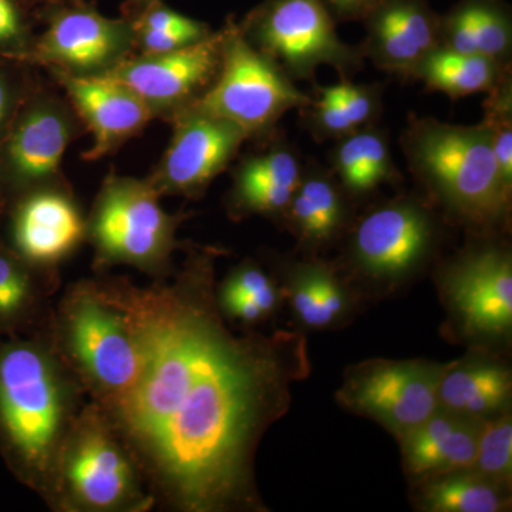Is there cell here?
Wrapping results in <instances>:
<instances>
[{
    "instance_id": "obj_1",
    "label": "cell",
    "mask_w": 512,
    "mask_h": 512,
    "mask_svg": "<svg viewBox=\"0 0 512 512\" xmlns=\"http://www.w3.org/2000/svg\"><path fill=\"white\" fill-rule=\"evenodd\" d=\"M183 252L173 275L151 285L90 278L123 312L138 356L133 384L100 407L160 510L268 512L256 453L311 375L308 340L298 329L232 332L215 296L227 252L191 241Z\"/></svg>"
},
{
    "instance_id": "obj_2",
    "label": "cell",
    "mask_w": 512,
    "mask_h": 512,
    "mask_svg": "<svg viewBox=\"0 0 512 512\" xmlns=\"http://www.w3.org/2000/svg\"><path fill=\"white\" fill-rule=\"evenodd\" d=\"M86 399L57 349L52 323L0 340V457L46 505L60 451Z\"/></svg>"
},
{
    "instance_id": "obj_3",
    "label": "cell",
    "mask_w": 512,
    "mask_h": 512,
    "mask_svg": "<svg viewBox=\"0 0 512 512\" xmlns=\"http://www.w3.org/2000/svg\"><path fill=\"white\" fill-rule=\"evenodd\" d=\"M399 143L410 173L441 217L471 235L507 232L512 190L481 121L461 126L412 114Z\"/></svg>"
},
{
    "instance_id": "obj_4",
    "label": "cell",
    "mask_w": 512,
    "mask_h": 512,
    "mask_svg": "<svg viewBox=\"0 0 512 512\" xmlns=\"http://www.w3.org/2000/svg\"><path fill=\"white\" fill-rule=\"evenodd\" d=\"M146 178L106 175L87 212L86 244L92 247L94 274L128 266L153 281L175 271L174 255L188 241L177 232L192 214L167 212Z\"/></svg>"
},
{
    "instance_id": "obj_5",
    "label": "cell",
    "mask_w": 512,
    "mask_h": 512,
    "mask_svg": "<svg viewBox=\"0 0 512 512\" xmlns=\"http://www.w3.org/2000/svg\"><path fill=\"white\" fill-rule=\"evenodd\" d=\"M49 510L148 512L156 500L120 434L89 400L67 434L55 471Z\"/></svg>"
},
{
    "instance_id": "obj_6",
    "label": "cell",
    "mask_w": 512,
    "mask_h": 512,
    "mask_svg": "<svg viewBox=\"0 0 512 512\" xmlns=\"http://www.w3.org/2000/svg\"><path fill=\"white\" fill-rule=\"evenodd\" d=\"M443 235L429 200L402 194L355 218L346 232L339 268L353 285L393 291L433 261Z\"/></svg>"
},
{
    "instance_id": "obj_7",
    "label": "cell",
    "mask_w": 512,
    "mask_h": 512,
    "mask_svg": "<svg viewBox=\"0 0 512 512\" xmlns=\"http://www.w3.org/2000/svg\"><path fill=\"white\" fill-rule=\"evenodd\" d=\"M57 349L92 402L104 406L136 379L138 356L126 318L90 278L67 285L52 320Z\"/></svg>"
},
{
    "instance_id": "obj_8",
    "label": "cell",
    "mask_w": 512,
    "mask_h": 512,
    "mask_svg": "<svg viewBox=\"0 0 512 512\" xmlns=\"http://www.w3.org/2000/svg\"><path fill=\"white\" fill-rule=\"evenodd\" d=\"M471 237L440 266L437 286L453 336L491 350L511 339L512 254L503 235Z\"/></svg>"
},
{
    "instance_id": "obj_9",
    "label": "cell",
    "mask_w": 512,
    "mask_h": 512,
    "mask_svg": "<svg viewBox=\"0 0 512 512\" xmlns=\"http://www.w3.org/2000/svg\"><path fill=\"white\" fill-rule=\"evenodd\" d=\"M311 100L274 60L245 39L234 19H228L222 28L220 70L192 106L231 121L249 140L258 141L274 133L288 111L301 110Z\"/></svg>"
},
{
    "instance_id": "obj_10",
    "label": "cell",
    "mask_w": 512,
    "mask_h": 512,
    "mask_svg": "<svg viewBox=\"0 0 512 512\" xmlns=\"http://www.w3.org/2000/svg\"><path fill=\"white\" fill-rule=\"evenodd\" d=\"M320 0H264L238 23L245 39L274 60L293 82L315 83L320 66L349 80L363 67L359 46L343 42Z\"/></svg>"
},
{
    "instance_id": "obj_11",
    "label": "cell",
    "mask_w": 512,
    "mask_h": 512,
    "mask_svg": "<svg viewBox=\"0 0 512 512\" xmlns=\"http://www.w3.org/2000/svg\"><path fill=\"white\" fill-rule=\"evenodd\" d=\"M83 128L64 93L39 76L0 144V195L6 205L36 188L69 183L64 154Z\"/></svg>"
},
{
    "instance_id": "obj_12",
    "label": "cell",
    "mask_w": 512,
    "mask_h": 512,
    "mask_svg": "<svg viewBox=\"0 0 512 512\" xmlns=\"http://www.w3.org/2000/svg\"><path fill=\"white\" fill-rule=\"evenodd\" d=\"M446 363L427 359H367L349 366L336 402L376 421L400 439L440 409L439 384Z\"/></svg>"
},
{
    "instance_id": "obj_13",
    "label": "cell",
    "mask_w": 512,
    "mask_h": 512,
    "mask_svg": "<svg viewBox=\"0 0 512 512\" xmlns=\"http://www.w3.org/2000/svg\"><path fill=\"white\" fill-rule=\"evenodd\" d=\"M168 123L173 127L170 143L146 180L161 198L201 200L215 178L234 163L248 134L192 104Z\"/></svg>"
},
{
    "instance_id": "obj_14",
    "label": "cell",
    "mask_w": 512,
    "mask_h": 512,
    "mask_svg": "<svg viewBox=\"0 0 512 512\" xmlns=\"http://www.w3.org/2000/svg\"><path fill=\"white\" fill-rule=\"evenodd\" d=\"M134 52L136 29L130 19L106 18L82 5L57 6L25 62L72 76H104Z\"/></svg>"
},
{
    "instance_id": "obj_15",
    "label": "cell",
    "mask_w": 512,
    "mask_h": 512,
    "mask_svg": "<svg viewBox=\"0 0 512 512\" xmlns=\"http://www.w3.org/2000/svg\"><path fill=\"white\" fill-rule=\"evenodd\" d=\"M87 214L72 184L46 185L6 205L0 242L30 265L60 272L86 244Z\"/></svg>"
},
{
    "instance_id": "obj_16",
    "label": "cell",
    "mask_w": 512,
    "mask_h": 512,
    "mask_svg": "<svg viewBox=\"0 0 512 512\" xmlns=\"http://www.w3.org/2000/svg\"><path fill=\"white\" fill-rule=\"evenodd\" d=\"M221 47L222 29L174 52L130 56L104 76L137 94L154 119L168 121L210 89L220 70Z\"/></svg>"
},
{
    "instance_id": "obj_17",
    "label": "cell",
    "mask_w": 512,
    "mask_h": 512,
    "mask_svg": "<svg viewBox=\"0 0 512 512\" xmlns=\"http://www.w3.org/2000/svg\"><path fill=\"white\" fill-rule=\"evenodd\" d=\"M258 141L261 146L239 158L232 168L225 212L234 222L262 217L282 225L305 161L278 128Z\"/></svg>"
},
{
    "instance_id": "obj_18",
    "label": "cell",
    "mask_w": 512,
    "mask_h": 512,
    "mask_svg": "<svg viewBox=\"0 0 512 512\" xmlns=\"http://www.w3.org/2000/svg\"><path fill=\"white\" fill-rule=\"evenodd\" d=\"M46 72L72 103L84 128L92 133V147L82 154L87 163L116 153L156 120L144 101L113 77L72 76L53 69Z\"/></svg>"
},
{
    "instance_id": "obj_19",
    "label": "cell",
    "mask_w": 512,
    "mask_h": 512,
    "mask_svg": "<svg viewBox=\"0 0 512 512\" xmlns=\"http://www.w3.org/2000/svg\"><path fill=\"white\" fill-rule=\"evenodd\" d=\"M362 23V55L403 80L414 79L420 63L441 47L440 15L429 0H382Z\"/></svg>"
},
{
    "instance_id": "obj_20",
    "label": "cell",
    "mask_w": 512,
    "mask_h": 512,
    "mask_svg": "<svg viewBox=\"0 0 512 512\" xmlns=\"http://www.w3.org/2000/svg\"><path fill=\"white\" fill-rule=\"evenodd\" d=\"M276 268L298 330L338 329L355 316L360 292L336 262L303 255L282 259Z\"/></svg>"
},
{
    "instance_id": "obj_21",
    "label": "cell",
    "mask_w": 512,
    "mask_h": 512,
    "mask_svg": "<svg viewBox=\"0 0 512 512\" xmlns=\"http://www.w3.org/2000/svg\"><path fill=\"white\" fill-rule=\"evenodd\" d=\"M353 205L330 168L308 160L281 227L291 232L303 255H319L343 241L355 221Z\"/></svg>"
},
{
    "instance_id": "obj_22",
    "label": "cell",
    "mask_w": 512,
    "mask_h": 512,
    "mask_svg": "<svg viewBox=\"0 0 512 512\" xmlns=\"http://www.w3.org/2000/svg\"><path fill=\"white\" fill-rule=\"evenodd\" d=\"M483 420L439 409L397 439L410 483L473 467Z\"/></svg>"
},
{
    "instance_id": "obj_23",
    "label": "cell",
    "mask_w": 512,
    "mask_h": 512,
    "mask_svg": "<svg viewBox=\"0 0 512 512\" xmlns=\"http://www.w3.org/2000/svg\"><path fill=\"white\" fill-rule=\"evenodd\" d=\"M511 396V369L490 349L474 348L441 375L439 406L447 412L488 419L510 409Z\"/></svg>"
},
{
    "instance_id": "obj_24",
    "label": "cell",
    "mask_w": 512,
    "mask_h": 512,
    "mask_svg": "<svg viewBox=\"0 0 512 512\" xmlns=\"http://www.w3.org/2000/svg\"><path fill=\"white\" fill-rule=\"evenodd\" d=\"M60 285V272L36 268L0 242V340L49 326Z\"/></svg>"
},
{
    "instance_id": "obj_25",
    "label": "cell",
    "mask_w": 512,
    "mask_h": 512,
    "mask_svg": "<svg viewBox=\"0 0 512 512\" xmlns=\"http://www.w3.org/2000/svg\"><path fill=\"white\" fill-rule=\"evenodd\" d=\"M441 47L512 63V10L505 0H458L440 15Z\"/></svg>"
},
{
    "instance_id": "obj_26",
    "label": "cell",
    "mask_w": 512,
    "mask_h": 512,
    "mask_svg": "<svg viewBox=\"0 0 512 512\" xmlns=\"http://www.w3.org/2000/svg\"><path fill=\"white\" fill-rule=\"evenodd\" d=\"M330 171L353 201L369 197L403 177L394 164L389 133L373 124L339 138L329 154Z\"/></svg>"
},
{
    "instance_id": "obj_27",
    "label": "cell",
    "mask_w": 512,
    "mask_h": 512,
    "mask_svg": "<svg viewBox=\"0 0 512 512\" xmlns=\"http://www.w3.org/2000/svg\"><path fill=\"white\" fill-rule=\"evenodd\" d=\"M414 510L423 512H501L510 510V488L487 480L473 468L414 483Z\"/></svg>"
},
{
    "instance_id": "obj_28",
    "label": "cell",
    "mask_w": 512,
    "mask_h": 512,
    "mask_svg": "<svg viewBox=\"0 0 512 512\" xmlns=\"http://www.w3.org/2000/svg\"><path fill=\"white\" fill-rule=\"evenodd\" d=\"M511 73V64L439 47L420 63L414 80L423 82L429 92L444 93L451 100H458L491 92Z\"/></svg>"
},
{
    "instance_id": "obj_29",
    "label": "cell",
    "mask_w": 512,
    "mask_h": 512,
    "mask_svg": "<svg viewBox=\"0 0 512 512\" xmlns=\"http://www.w3.org/2000/svg\"><path fill=\"white\" fill-rule=\"evenodd\" d=\"M474 471L501 485L511 488L512 480V417L511 410L483 420L478 436Z\"/></svg>"
},
{
    "instance_id": "obj_30",
    "label": "cell",
    "mask_w": 512,
    "mask_h": 512,
    "mask_svg": "<svg viewBox=\"0 0 512 512\" xmlns=\"http://www.w3.org/2000/svg\"><path fill=\"white\" fill-rule=\"evenodd\" d=\"M483 110L481 123L490 134L505 184L512 190V73L487 93Z\"/></svg>"
},
{
    "instance_id": "obj_31",
    "label": "cell",
    "mask_w": 512,
    "mask_h": 512,
    "mask_svg": "<svg viewBox=\"0 0 512 512\" xmlns=\"http://www.w3.org/2000/svg\"><path fill=\"white\" fill-rule=\"evenodd\" d=\"M217 286L225 291L239 293L252 299L268 315L274 318L285 305V292L274 274L255 259L247 258L235 265Z\"/></svg>"
},
{
    "instance_id": "obj_32",
    "label": "cell",
    "mask_w": 512,
    "mask_h": 512,
    "mask_svg": "<svg viewBox=\"0 0 512 512\" xmlns=\"http://www.w3.org/2000/svg\"><path fill=\"white\" fill-rule=\"evenodd\" d=\"M39 76L37 67L32 64L0 59V144Z\"/></svg>"
},
{
    "instance_id": "obj_33",
    "label": "cell",
    "mask_w": 512,
    "mask_h": 512,
    "mask_svg": "<svg viewBox=\"0 0 512 512\" xmlns=\"http://www.w3.org/2000/svg\"><path fill=\"white\" fill-rule=\"evenodd\" d=\"M316 92L338 100L357 128L379 123L383 113V87L380 84H356L343 80L333 86H318Z\"/></svg>"
},
{
    "instance_id": "obj_34",
    "label": "cell",
    "mask_w": 512,
    "mask_h": 512,
    "mask_svg": "<svg viewBox=\"0 0 512 512\" xmlns=\"http://www.w3.org/2000/svg\"><path fill=\"white\" fill-rule=\"evenodd\" d=\"M36 35L20 0H0V59L25 62Z\"/></svg>"
},
{
    "instance_id": "obj_35",
    "label": "cell",
    "mask_w": 512,
    "mask_h": 512,
    "mask_svg": "<svg viewBox=\"0 0 512 512\" xmlns=\"http://www.w3.org/2000/svg\"><path fill=\"white\" fill-rule=\"evenodd\" d=\"M134 29L160 30V32L180 33L195 40H204L214 30L207 23L188 18L177 10L168 8L160 0L144 5V9L138 13L137 18L130 19Z\"/></svg>"
},
{
    "instance_id": "obj_36",
    "label": "cell",
    "mask_w": 512,
    "mask_h": 512,
    "mask_svg": "<svg viewBox=\"0 0 512 512\" xmlns=\"http://www.w3.org/2000/svg\"><path fill=\"white\" fill-rule=\"evenodd\" d=\"M336 23L362 22L382 0H320Z\"/></svg>"
},
{
    "instance_id": "obj_37",
    "label": "cell",
    "mask_w": 512,
    "mask_h": 512,
    "mask_svg": "<svg viewBox=\"0 0 512 512\" xmlns=\"http://www.w3.org/2000/svg\"><path fill=\"white\" fill-rule=\"evenodd\" d=\"M6 202L0 195V235H2L3 220H5Z\"/></svg>"
},
{
    "instance_id": "obj_38",
    "label": "cell",
    "mask_w": 512,
    "mask_h": 512,
    "mask_svg": "<svg viewBox=\"0 0 512 512\" xmlns=\"http://www.w3.org/2000/svg\"><path fill=\"white\" fill-rule=\"evenodd\" d=\"M138 3H143V5H147V3L154 2V0H136Z\"/></svg>"
},
{
    "instance_id": "obj_39",
    "label": "cell",
    "mask_w": 512,
    "mask_h": 512,
    "mask_svg": "<svg viewBox=\"0 0 512 512\" xmlns=\"http://www.w3.org/2000/svg\"><path fill=\"white\" fill-rule=\"evenodd\" d=\"M20 2H22V0H20Z\"/></svg>"
}]
</instances>
